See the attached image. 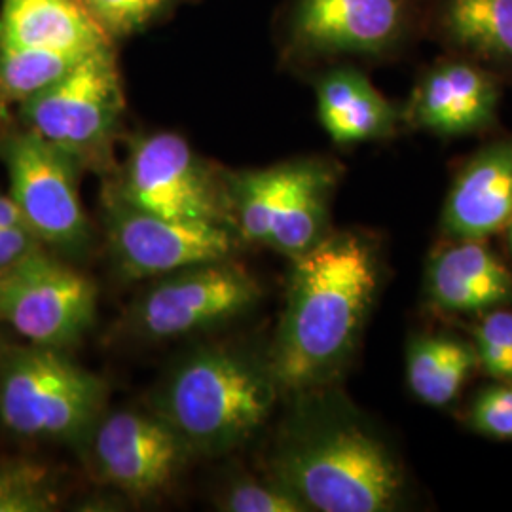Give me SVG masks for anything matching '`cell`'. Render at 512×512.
<instances>
[{"instance_id": "277c9868", "label": "cell", "mask_w": 512, "mask_h": 512, "mask_svg": "<svg viewBox=\"0 0 512 512\" xmlns=\"http://www.w3.org/2000/svg\"><path fill=\"white\" fill-rule=\"evenodd\" d=\"M107 403V384L63 349L0 348V423L21 439L86 442Z\"/></svg>"}, {"instance_id": "d4e9b609", "label": "cell", "mask_w": 512, "mask_h": 512, "mask_svg": "<svg viewBox=\"0 0 512 512\" xmlns=\"http://www.w3.org/2000/svg\"><path fill=\"white\" fill-rule=\"evenodd\" d=\"M469 425L484 437L512 440V382H499L478 393Z\"/></svg>"}, {"instance_id": "83f0119b", "label": "cell", "mask_w": 512, "mask_h": 512, "mask_svg": "<svg viewBox=\"0 0 512 512\" xmlns=\"http://www.w3.org/2000/svg\"><path fill=\"white\" fill-rule=\"evenodd\" d=\"M505 232H507V245H509V251L512 253V219L509 224H507V228H505Z\"/></svg>"}, {"instance_id": "30bf717a", "label": "cell", "mask_w": 512, "mask_h": 512, "mask_svg": "<svg viewBox=\"0 0 512 512\" xmlns=\"http://www.w3.org/2000/svg\"><path fill=\"white\" fill-rule=\"evenodd\" d=\"M97 289L44 247L0 270V321L27 344L67 349L92 329Z\"/></svg>"}, {"instance_id": "4fadbf2b", "label": "cell", "mask_w": 512, "mask_h": 512, "mask_svg": "<svg viewBox=\"0 0 512 512\" xmlns=\"http://www.w3.org/2000/svg\"><path fill=\"white\" fill-rule=\"evenodd\" d=\"M84 444L95 475L131 497L160 494L192 456L181 435L156 412L101 414Z\"/></svg>"}, {"instance_id": "52a82bcc", "label": "cell", "mask_w": 512, "mask_h": 512, "mask_svg": "<svg viewBox=\"0 0 512 512\" xmlns=\"http://www.w3.org/2000/svg\"><path fill=\"white\" fill-rule=\"evenodd\" d=\"M112 175L105 196L133 209L234 230L228 171L207 162L177 133L135 139Z\"/></svg>"}, {"instance_id": "484cf974", "label": "cell", "mask_w": 512, "mask_h": 512, "mask_svg": "<svg viewBox=\"0 0 512 512\" xmlns=\"http://www.w3.org/2000/svg\"><path fill=\"white\" fill-rule=\"evenodd\" d=\"M165 0H84L93 18L97 19L110 37L129 35L150 19L164 6Z\"/></svg>"}, {"instance_id": "2e32d148", "label": "cell", "mask_w": 512, "mask_h": 512, "mask_svg": "<svg viewBox=\"0 0 512 512\" xmlns=\"http://www.w3.org/2000/svg\"><path fill=\"white\" fill-rule=\"evenodd\" d=\"M427 293L448 313H488L512 302V274L476 239H458L429 264Z\"/></svg>"}, {"instance_id": "6da1fadb", "label": "cell", "mask_w": 512, "mask_h": 512, "mask_svg": "<svg viewBox=\"0 0 512 512\" xmlns=\"http://www.w3.org/2000/svg\"><path fill=\"white\" fill-rule=\"evenodd\" d=\"M378 287L380 258L363 234H327L294 258L268 357L279 395L300 397L329 384L357 346Z\"/></svg>"}, {"instance_id": "5bb4252c", "label": "cell", "mask_w": 512, "mask_h": 512, "mask_svg": "<svg viewBox=\"0 0 512 512\" xmlns=\"http://www.w3.org/2000/svg\"><path fill=\"white\" fill-rule=\"evenodd\" d=\"M499 107L492 73L471 59H446L423 74L403 116L412 128L440 137L471 135L490 128Z\"/></svg>"}, {"instance_id": "cb8c5ba5", "label": "cell", "mask_w": 512, "mask_h": 512, "mask_svg": "<svg viewBox=\"0 0 512 512\" xmlns=\"http://www.w3.org/2000/svg\"><path fill=\"white\" fill-rule=\"evenodd\" d=\"M220 511L226 512H304L300 499L274 480L260 482L253 478L234 480L220 497Z\"/></svg>"}, {"instance_id": "44dd1931", "label": "cell", "mask_w": 512, "mask_h": 512, "mask_svg": "<svg viewBox=\"0 0 512 512\" xmlns=\"http://www.w3.org/2000/svg\"><path fill=\"white\" fill-rule=\"evenodd\" d=\"M88 54L0 42V128L31 97L52 86Z\"/></svg>"}, {"instance_id": "d6986e66", "label": "cell", "mask_w": 512, "mask_h": 512, "mask_svg": "<svg viewBox=\"0 0 512 512\" xmlns=\"http://www.w3.org/2000/svg\"><path fill=\"white\" fill-rule=\"evenodd\" d=\"M437 27L458 54L512 71V0H440Z\"/></svg>"}, {"instance_id": "8fae6325", "label": "cell", "mask_w": 512, "mask_h": 512, "mask_svg": "<svg viewBox=\"0 0 512 512\" xmlns=\"http://www.w3.org/2000/svg\"><path fill=\"white\" fill-rule=\"evenodd\" d=\"M105 236L116 272L128 281L162 277L232 258L241 243L224 226L167 219L103 196Z\"/></svg>"}, {"instance_id": "9c48e42d", "label": "cell", "mask_w": 512, "mask_h": 512, "mask_svg": "<svg viewBox=\"0 0 512 512\" xmlns=\"http://www.w3.org/2000/svg\"><path fill=\"white\" fill-rule=\"evenodd\" d=\"M260 296L255 275L224 258L158 277L131 306L126 325L143 340H177L247 313Z\"/></svg>"}, {"instance_id": "7c38bea8", "label": "cell", "mask_w": 512, "mask_h": 512, "mask_svg": "<svg viewBox=\"0 0 512 512\" xmlns=\"http://www.w3.org/2000/svg\"><path fill=\"white\" fill-rule=\"evenodd\" d=\"M414 18V0H294L287 37L306 59L382 57L404 44Z\"/></svg>"}, {"instance_id": "603a6c76", "label": "cell", "mask_w": 512, "mask_h": 512, "mask_svg": "<svg viewBox=\"0 0 512 512\" xmlns=\"http://www.w3.org/2000/svg\"><path fill=\"white\" fill-rule=\"evenodd\" d=\"M55 503L48 475L33 465L0 469V512L48 511Z\"/></svg>"}, {"instance_id": "ac0fdd59", "label": "cell", "mask_w": 512, "mask_h": 512, "mask_svg": "<svg viewBox=\"0 0 512 512\" xmlns=\"http://www.w3.org/2000/svg\"><path fill=\"white\" fill-rule=\"evenodd\" d=\"M315 92L323 128L344 147L387 139L401 120V112L353 67H336L323 74Z\"/></svg>"}, {"instance_id": "f1b7e54d", "label": "cell", "mask_w": 512, "mask_h": 512, "mask_svg": "<svg viewBox=\"0 0 512 512\" xmlns=\"http://www.w3.org/2000/svg\"><path fill=\"white\" fill-rule=\"evenodd\" d=\"M4 344H6V342H4V340H2V336H0V348H2Z\"/></svg>"}, {"instance_id": "e0dca14e", "label": "cell", "mask_w": 512, "mask_h": 512, "mask_svg": "<svg viewBox=\"0 0 512 512\" xmlns=\"http://www.w3.org/2000/svg\"><path fill=\"white\" fill-rule=\"evenodd\" d=\"M0 42L92 54L112 37L84 0H2Z\"/></svg>"}, {"instance_id": "4316f807", "label": "cell", "mask_w": 512, "mask_h": 512, "mask_svg": "<svg viewBox=\"0 0 512 512\" xmlns=\"http://www.w3.org/2000/svg\"><path fill=\"white\" fill-rule=\"evenodd\" d=\"M42 247L44 245L35 238V234L29 228L0 226V270L16 264Z\"/></svg>"}, {"instance_id": "9a60e30c", "label": "cell", "mask_w": 512, "mask_h": 512, "mask_svg": "<svg viewBox=\"0 0 512 512\" xmlns=\"http://www.w3.org/2000/svg\"><path fill=\"white\" fill-rule=\"evenodd\" d=\"M512 219V137L480 148L463 165L444 203L442 226L452 239L490 238Z\"/></svg>"}, {"instance_id": "8992f818", "label": "cell", "mask_w": 512, "mask_h": 512, "mask_svg": "<svg viewBox=\"0 0 512 512\" xmlns=\"http://www.w3.org/2000/svg\"><path fill=\"white\" fill-rule=\"evenodd\" d=\"M126 109L112 46L80 59L69 73L18 110L23 128L93 173L114 171V143Z\"/></svg>"}, {"instance_id": "7402d4cb", "label": "cell", "mask_w": 512, "mask_h": 512, "mask_svg": "<svg viewBox=\"0 0 512 512\" xmlns=\"http://www.w3.org/2000/svg\"><path fill=\"white\" fill-rule=\"evenodd\" d=\"M473 336L478 366L497 382H512V311H488Z\"/></svg>"}, {"instance_id": "3957f363", "label": "cell", "mask_w": 512, "mask_h": 512, "mask_svg": "<svg viewBox=\"0 0 512 512\" xmlns=\"http://www.w3.org/2000/svg\"><path fill=\"white\" fill-rule=\"evenodd\" d=\"M279 397L268 361L236 348H205L186 357L160 385L154 412L192 454H224L251 439Z\"/></svg>"}, {"instance_id": "ba28073f", "label": "cell", "mask_w": 512, "mask_h": 512, "mask_svg": "<svg viewBox=\"0 0 512 512\" xmlns=\"http://www.w3.org/2000/svg\"><path fill=\"white\" fill-rule=\"evenodd\" d=\"M0 160L10 196L35 238L65 255H82L92 226L78 196L80 167L31 129L0 131Z\"/></svg>"}, {"instance_id": "5b68a950", "label": "cell", "mask_w": 512, "mask_h": 512, "mask_svg": "<svg viewBox=\"0 0 512 512\" xmlns=\"http://www.w3.org/2000/svg\"><path fill=\"white\" fill-rule=\"evenodd\" d=\"M340 165L327 158L228 173L239 241L270 247L291 260L329 234V205Z\"/></svg>"}, {"instance_id": "7a4b0ae2", "label": "cell", "mask_w": 512, "mask_h": 512, "mask_svg": "<svg viewBox=\"0 0 512 512\" xmlns=\"http://www.w3.org/2000/svg\"><path fill=\"white\" fill-rule=\"evenodd\" d=\"M270 480L308 511L385 512L404 495V471L384 440L346 410L310 406L285 427Z\"/></svg>"}, {"instance_id": "ffe728a7", "label": "cell", "mask_w": 512, "mask_h": 512, "mask_svg": "<svg viewBox=\"0 0 512 512\" xmlns=\"http://www.w3.org/2000/svg\"><path fill=\"white\" fill-rule=\"evenodd\" d=\"M476 366L475 348L450 336H420L406 355L408 385L431 406L452 403Z\"/></svg>"}]
</instances>
